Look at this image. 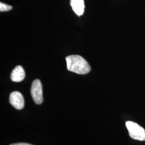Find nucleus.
<instances>
[{"instance_id":"nucleus-1","label":"nucleus","mask_w":145,"mask_h":145,"mask_svg":"<svg viewBox=\"0 0 145 145\" xmlns=\"http://www.w3.org/2000/svg\"><path fill=\"white\" fill-rule=\"evenodd\" d=\"M68 70L78 74H87L90 72L91 68L83 57L78 55H72L66 58Z\"/></svg>"},{"instance_id":"nucleus-2","label":"nucleus","mask_w":145,"mask_h":145,"mask_svg":"<svg viewBox=\"0 0 145 145\" xmlns=\"http://www.w3.org/2000/svg\"><path fill=\"white\" fill-rule=\"evenodd\" d=\"M126 126L131 138L139 141H145V130L143 127L131 121H127Z\"/></svg>"},{"instance_id":"nucleus-3","label":"nucleus","mask_w":145,"mask_h":145,"mask_svg":"<svg viewBox=\"0 0 145 145\" xmlns=\"http://www.w3.org/2000/svg\"><path fill=\"white\" fill-rule=\"evenodd\" d=\"M31 94L35 103L37 104H41L42 103V88L40 80H35L32 83Z\"/></svg>"},{"instance_id":"nucleus-4","label":"nucleus","mask_w":145,"mask_h":145,"mask_svg":"<svg viewBox=\"0 0 145 145\" xmlns=\"http://www.w3.org/2000/svg\"><path fill=\"white\" fill-rule=\"evenodd\" d=\"M11 105L17 110H21L24 106V99L22 94L18 91L11 93L9 98Z\"/></svg>"},{"instance_id":"nucleus-5","label":"nucleus","mask_w":145,"mask_h":145,"mask_svg":"<svg viewBox=\"0 0 145 145\" xmlns=\"http://www.w3.org/2000/svg\"><path fill=\"white\" fill-rule=\"evenodd\" d=\"M25 76L24 69L21 66H16L11 74V80L13 82H20L22 81Z\"/></svg>"},{"instance_id":"nucleus-6","label":"nucleus","mask_w":145,"mask_h":145,"mask_svg":"<svg viewBox=\"0 0 145 145\" xmlns=\"http://www.w3.org/2000/svg\"><path fill=\"white\" fill-rule=\"evenodd\" d=\"M71 5L77 15L80 16L83 15L85 8L84 0H71Z\"/></svg>"},{"instance_id":"nucleus-7","label":"nucleus","mask_w":145,"mask_h":145,"mask_svg":"<svg viewBox=\"0 0 145 145\" xmlns=\"http://www.w3.org/2000/svg\"><path fill=\"white\" fill-rule=\"evenodd\" d=\"M12 7L11 5H8L4 3H0V11H8L12 9Z\"/></svg>"},{"instance_id":"nucleus-8","label":"nucleus","mask_w":145,"mask_h":145,"mask_svg":"<svg viewBox=\"0 0 145 145\" xmlns=\"http://www.w3.org/2000/svg\"><path fill=\"white\" fill-rule=\"evenodd\" d=\"M9 145H33L27 144V143H24V142H21V143H16V144H12Z\"/></svg>"}]
</instances>
